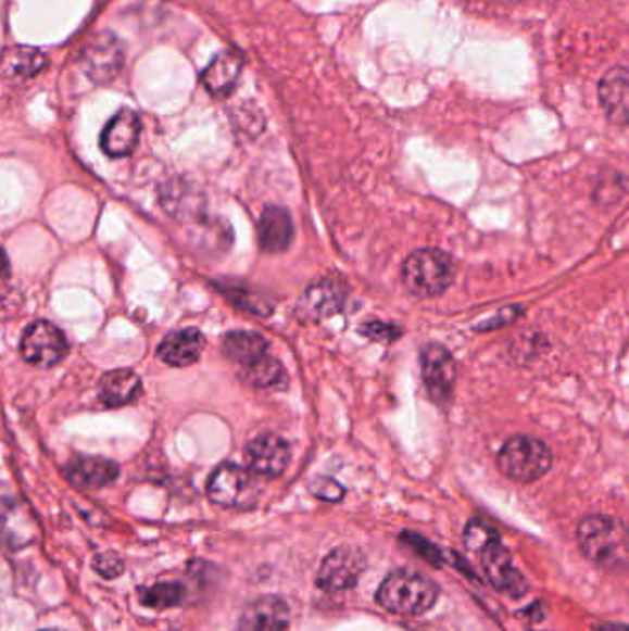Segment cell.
<instances>
[{"mask_svg":"<svg viewBox=\"0 0 629 631\" xmlns=\"http://www.w3.org/2000/svg\"><path fill=\"white\" fill-rule=\"evenodd\" d=\"M68 343L63 332L49 321H34L21 340V355L36 368H52L67 356Z\"/></svg>","mask_w":629,"mask_h":631,"instance_id":"9c48e42d","label":"cell"},{"mask_svg":"<svg viewBox=\"0 0 629 631\" xmlns=\"http://www.w3.org/2000/svg\"><path fill=\"white\" fill-rule=\"evenodd\" d=\"M242 58L237 52L226 50L222 54L216 55L213 62L209 63V67L203 71L202 81L205 89H207L214 97H227L229 92L237 86V80L240 78V71H242Z\"/></svg>","mask_w":629,"mask_h":631,"instance_id":"ffe728a7","label":"cell"},{"mask_svg":"<svg viewBox=\"0 0 629 631\" xmlns=\"http://www.w3.org/2000/svg\"><path fill=\"white\" fill-rule=\"evenodd\" d=\"M456 361L451 351L441 343H428L422 351L423 384L428 397L436 405L445 406L451 403L454 387H456Z\"/></svg>","mask_w":629,"mask_h":631,"instance_id":"52a82bcc","label":"cell"},{"mask_svg":"<svg viewBox=\"0 0 629 631\" xmlns=\"http://www.w3.org/2000/svg\"><path fill=\"white\" fill-rule=\"evenodd\" d=\"M257 491L253 475L231 462L216 467L207 482L209 499L224 508L250 506L255 503Z\"/></svg>","mask_w":629,"mask_h":631,"instance_id":"8992f818","label":"cell"},{"mask_svg":"<svg viewBox=\"0 0 629 631\" xmlns=\"http://www.w3.org/2000/svg\"><path fill=\"white\" fill-rule=\"evenodd\" d=\"M92 570L105 580H115L123 577L124 559L115 552H102L92 559Z\"/></svg>","mask_w":629,"mask_h":631,"instance_id":"4316f807","label":"cell"},{"mask_svg":"<svg viewBox=\"0 0 629 631\" xmlns=\"http://www.w3.org/2000/svg\"><path fill=\"white\" fill-rule=\"evenodd\" d=\"M477 554L482 564L483 575L496 591L514 596L523 595L528 591V583L519 570L515 569L514 559L506 551V546L502 545L501 538L491 541Z\"/></svg>","mask_w":629,"mask_h":631,"instance_id":"8fae6325","label":"cell"},{"mask_svg":"<svg viewBox=\"0 0 629 631\" xmlns=\"http://www.w3.org/2000/svg\"><path fill=\"white\" fill-rule=\"evenodd\" d=\"M244 375L251 387L261 388V390H287L288 388L287 371L282 368L281 362L269 353L248 366Z\"/></svg>","mask_w":629,"mask_h":631,"instance_id":"d4e9b609","label":"cell"},{"mask_svg":"<svg viewBox=\"0 0 629 631\" xmlns=\"http://www.w3.org/2000/svg\"><path fill=\"white\" fill-rule=\"evenodd\" d=\"M290 609L279 596H261L244 607L240 615L239 631H287Z\"/></svg>","mask_w":629,"mask_h":631,"instance_id":"5bb4252c","label":"cell"},{"mask_svg":"<svg viewBox=\"0 0 629 631\" xmlns=\"http://www.w3.org/2000/svg\"><path fill=\"white\" fill-rule=\"evenodd\" d=\"M65 475L78 488L100 490L115 482L121 475V467L115 462L98 456H76L65 467Z\"/></svg>","mask_w":629,"mask_h":631,"instance_id":"ac0fdd59","label":"cell"},{"mask_svg":"<svg viewBox=\"0 0 629 631\" xmlns=\"http://www.w3.org/2000/svg\"><path fill=\"white\" fill-rule=\"evenodd\" d=\"M496 467L510 480L530 484L550 471L552 451L533 436H514L496 454Z\"/></svg>","mask_w":629,"mask_h":631,"instance_id":"277c9868","label":"cell"},{"mask_svg":"<svg viewBox=\"0 0 629 631\" xmlns=\"http://www.w3.org/2000/svg\"><path fill=\"white\" fill-rule=\"evenodd\" d=\"M456 268L449 253L438 248H422L404 258L401 279L410 294L430 300L443 294L451 287Z\"/></svg>","mask_w":629,"mask_h":631,"instance_id":"3957f363","label":"cell"},{"mask_svg":"<svg viewBox=\"0 0 629 631\" xmlns=\"http://www.w3.org/2000/svg\"><path fill=\"white\" fill-rule=\"evenodd\" d=\"M596 631H626L624 626H602V628H596Z\"/></svg>","mask_w":629,"mask_h":631,"instance_id":"4dcf8cb0","label":"cell"},{"mask_svg":"<svg viewBox=\"0 0 629 631\" xmlns=\"http://www.w3.org/2000/svg\"><path fill=\"white\" fill-rule=\"evenodd\" d=\"M578 543L587 558L604 569L620 570L628 565V533L613 517H586L578 527Z\"/></svg>","mask_w":629,"mask_h":631,"instance_id":"6da1fadb","label":"cell"},{"mask_svg":"<svg viewBox=\"0 0 629 631\" xmlns=\"http://www.w3.org/2000/svg\"><path fill=\"white\" fill-rule=\"evenodd\" d=\"M41 631H58V630H41Z\"/></svg>","mask_w":629,"mask_h":631,"instance_id":"1f68e13d","label":"cell"},{"mask_svg":"<svg viewBox=\"0 0 629 631\" xmlns=\"http://www.w3.org/2000/svg\"><path fill=\"white\" fill-rule=\"evenodd\" d=\"M205 350V338L198 329L174 331L158 348V356L172 368H187L198 362Z\"/></svg>","mask_w":629,"mask_h":631,"instance_id":"d6986e66","label":"cell"},{"mask_svg":"<svg viewBox=\"0 0 629 631\" xmlns=\"http://www.w3.org/2000/svg\"><path fill=\"white\" fill-rule=\"evenodd\" d=\"M47 65V55L30 47H12L0 54V74L8 78H30Z\"/></svg>","mask_w":629,"mask_h":631,"instance_id":"603a6c76","label":"cell"},{"mask_svg":"<svg viewBox=\"0 0 629 631\" xmlns=\"http://www.w3.org/2000/svg\"><path fill=\"white\" fill-rule=\"evenodd\" d=\"M309 490H311L312 495L318 496V499L327 501V503H338L345 495V490H343L342 485L338 484L337 480L327 477L314 478L311 485H309Z\"/></svg>","mask_w":629,"mask_h":631,"instance_id":"83f0119b","label":"cell"},{"mask_svg":"<svg viewBox=\"0 0 629 631\" xmlns=\"http://www.w3.org/2000/svg\"><path fill=\"white\" fill-rule=\"evenodd\" d=\"M139 136H141L139 115L131 110H121L102 131L100 147L110 157H126L134 152Z\"/></svg>","mask_w":629,"mask_h":631,"instance_id":"9a60e30c","label":"cell"},{"mask_svg":"<svg viewBox=\"0 0 629 631\" xmlns=\"http://www.w3.org/2000/svg\"><path fill=\"white\" fill-rule=\"evenodd\" d=\"M10 272V261H8L7 253L0 248V277H7Z\"/></svg>","mask_w":629,"mask_h":631,"instance_id":"f546056e","label":"cell"},{"mask_svg":"<svg viewBox=\"0 0 629 631\" xmlns=\"http://www.w3.org/2000/svg\"><path fill=\"white\" fill-rule=\"evenodd\" d=\"M599 102L605 117L609 118L613 124H617V126L628 124V68H609L602 76V80L599 81Z\"/></svg>","mask_w":629,"mask_h":631,"instance_id":"2e32d148","label":"cell"},{"mask_svg":"<svg viewBox=\"0 0 629 631\" xmlns=\"http://www.w3.org/2000/svg\"><path fill=\"white\" fill-rule=\"evenodd\" d=\"M224 353L229 361L246 369L253 362L268 355V342L259 332L232 331L224 338Z\"/></svg>","mask_w":629,"mask_h":631,"instance_id":"7402d4cb","label":"cell"},{"mask_svg":"<svg viewBox=\"0 0 629 631\" xmlns=\"http://www.w3.org/2000/svg\"><path fill=\"white\" fill-rule=\"evenodd\" d=\"M438 595L440 589L430 578L412 570H395L380 583L377 602L390 614L416 617L427 614Z\"/></svg>","mask_w":629,"mask_h":631,"instance_id":"7a4b0ae2","label":"cell"},{"mask_svg":"<svg viewBox=\"0 0 629 631\" xmlns=\"http://www.w3.org/2000/svg\"><path fill=\"white\" fill-rule=\"evenodd\" d=\"M80 63L92 81L105 84L113 80L123 68V47L111 34H100L87 43L81 52Z\"/></svg>","mask_w":629,"mask_h":631,"instance_id":"4fadbf2b","label":"cell"},{"mask_svg":"<svg viewBox=\"0 0 629 631\" xmlns=\"http://www.w3.org/2000/svg\"><path fill=\"white\" fill-rule=\"evenodd\" d=\"M495 540H499L495 528L489 527L483 521H470L465 528V545L475 554Z\"/></svg>","mask_w":629,"mask_h":631,"instance_id":"484cf974","label":"cell"},{"mask_svg":"<svg viewBox=\"0 0 629 631\" xmlns=\"http://www.w3.org/2000/svg\"><path fill=\"white\" fill-rule=\"evenodd\" d=\"M246 464L259 477L277 478L290 464V445L281 436L264 432L246 445Z\"/></svg>","mask_w":629,"mask_h":631,"instance_id":"7c38bea8","label":"cell"},{"mask_svg":"<svg viewBox=\"0 0 629 631\" xmlns=\"http://www.w3.org/2000/svg\"><path fill=\"white\" fill-rule=\"evenodd\" d=\"M348 300V285L337 276L324 277L312 282L295 305V318L314 324L330 318L342 311Z\"/></svg>","mask_w":629,"mask_h":631,"instance_id":"ba28073f","label":"cell"},{"mask_svg":"<svg viewBox=\"0 0 629 631\" xmlns=\"http://www.w3.org/2000/svg\"><path fill=\"white\" fill-rule=\"evenodd\" d=\"M39 538V527L30 506L8 484L0 482V543L21 551L34 545Z\"/></svg>","mask_w":629,"mask_h":631,"instance_id":"5b68a950","label":"cell"},{"mask_svg":"<svg viewBox=\"0 0 629 631\" xmlns=\"http://www.w3.org/2000/svg\"><path fill=\"white\" fill-rule=\"evenodd\" d=\"M98 393L111 408L129 405L141 393V379L131 369H115L102 377Z\"/></svg>","mask_w":629,"mask_h":631,"instance_id":"44dd1931","label":"cell"},{"mask_svg":"<svg viewBox=\"0 0 629 631\" xmlns=\"http://www.w3.org/2000/svg\"><path fill=\"white\" fill-rule=\"evenodd\" d=\"M222 292H226L227 298L237 303L240 307L246 308V311H251V313L257 314H269L272 313V307H264V301L257 295L250 294L246 290L237 289V287H227V289H222Z\"/></svg>","mask_w":629,"mask_h":631,"instance_id":"f1b7e54d","label":"cell"},{"mask_svg":"<svg viewBox=\"0 0 629 631\" xmlns=\"http://www.w3.org/2000/svg\"><path fill=\"white\" fill-rule=\"evenodd\" d=\"M137 598L141 602V606L150 607V609H171V607L185 604V601L189 598V589L178 580H163V582L139 589Z\"/></svg>","mask_w":629,"mask_h":631,"instance_id":"cb8c5ba5","label":"cell"},{"mask_svg":"<svg viewBox=\"0 0 629 631\" xmlns=\"http://www.w3.org/2000/svg\"><path fill=\"white\" fill-rule=\"evenodd\" d=\"M366 569V556L361 548L342 545L330 551L319 567L316 585L324 591H343L358 582Z\"/></svg>","mask_w":629,"mask_h":631,"instance_id":"30bf717a","label":"cell"},{"mask_svg":"<svg viewBox=\"0 0 629 631\" xmlns=\"http://www.w3.org/2000/svg\"><path fill=\"white\" fill-rule=\"evenodd\" d=\"M257 235L264 253L277 255L287 252L293 240L292 216L285 207L268 205L259 220Z\"/></svg>","mask_w":629,"mask_h":631,"instance_id":"e0dca14e","label":"cell"}]
</instances>
